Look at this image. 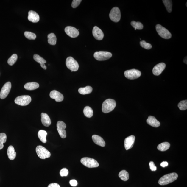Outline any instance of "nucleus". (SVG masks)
Returning a JSON list of instances; mask_svg holds the SVG:
<instances>
[{
    "label": "nucleus",
    "mask_w": 187,
    "mask_h": 187,
    "mask_svg": "<svg viewBox=\"0 0 187 187\" xmlns=\"http://www.w3.org/2000/svg\"><path fill=\"white\" fill-rule=\"evenodd\" d=\"M178 177L177 173H173L169 174L161 177L159 179L158 183L161 186L166 185L175 181Z\"/></svg>",
    "instance_id": "obj_1"
},
{
    "label": "nucleus",
    "mask_w": 187,
    "mask_h": 187,
    "mask_svg": "<svg viewBox=\"0 0 187 187\" xmlns=\"http://www.w3.org/2000/svg\"><path fill=\"white\" fill-rule=\"evenodd\" d=\"M116 106V102L114 99H108L103 103L102 111L105 113H109L114 110Z\"/></svg>",
    "instance_id": "obj_2"
},
{
    "label": "nucleus",
    "mask_w": 187,
    "mask_h": 187,
    "mask_svg": "<svg viewBox=\"0 0 187 187\" xmlns=\"http://www.w3.org/2000/svg\"><path fill=\"white\" fill-rule=\"evenodd\" d=\"M157 33L161 38L164 39H169L172 37V34L164 27L160 24H157L156 26Z\"/></svg>",
    "instance_id": "obj_3"
},
{
    "label": "nucleus",
    "mask_w": 187,
    "mask_h": 187,
    "mask_svg": "<svg viewBox=\"0 0 187 187\" xmlns=\"http://www.w3.org/2000/svg\"><path fill=\"white\" fill-rule=\"evenodd\" d=\"M66 64L68 68L71 70V72L77 71L79 67L77 61L71 57H69L67 58Z\"/></svg>",
    "instance_id": "obj_4"
},
{
    "label": "nucleus",
    "mask_w": 187,
    "mask_h": 187,
    "mask_svg": "<svg viewBox=\"0 0 187 187\" xmlns=\"http://www.w3.org/2000/svg\"><path fill=\"white\" fill-rule=\"evenodd\" d=\"M80 162L82 165L90 168L99 167V163L95 159L89 158L84 157L81 159Z\"/></svg>",
    "instance_id": "obj_5"
},
{
    "label": "nucleus",
    "mask_w": 187,
    "mask_h": 187,
    "mask_svg": "<svg viewBox=\"0 0 187 187\" xmlns=\"http://www.w3.org/2000/svg\"><path fill=\"white\" fill-rule=\"evenodd\" d=\"M112 56L111 53L104 51L96 52L94 54V58L99 61L107 60L111 58Z\"/></svg>",
    "instance_id": "obj_6"
},
{
    "label": "nucleus",
    "mask_w": 187,
    "mask_h": 187,
    "mask_svg": "<svg viewBox=\"0 0 187 187\" xmlns=\"http://www.w3.org/2000/svg\"><path fill=\"white\" fill-rule=\"evenodd\" d=\"M36 152L40 158L44 159L49 158L51 156L50 152L42 146H38L36 148Z\"/></svg>",
    "instance_id": "obj_7"
},
{
    "label": "nucleus",
    "mask_w": 187,
    "mask_h": 187,
    "mask_svg": "<svg viewBox=\"0 0 187 187\" xmlns=\"http://www.w3.org/2000/svg\"><path fill=\"white\" fill-rule=\"evenodd\" d=\"M31 101V98L29 95H22L17 97L15 103L18 105L24 106L28 105Z\"/></svg>",
    "instance_id": "obj_8"
},
{
    "label": "nucleus",
    "mask_w": 187,
    "mask_h": 187,
    "mask_svg": "<svg viewBox=\"0 0 187 187\" xmlns=\"http://www.w3.org/2000/svg\"><path fill=\"white\" fill-rule=\"evenodd\" d=\"M141 72L139 70L132 69L127 70L124 72L125 77L128 79L133 80L139 78L141 75Z\"/></svg>",
    "instance_id": "obj_9"
},
{
    "label": "nucleus",
    "mask_w": 187,
    "mask_h": 187,
    "mask_svg": "<svg viewBox=\"0 0 187 187\" xmlns=\"http://www.w3.org/2000/svg\"><path fill=\"white\" fill-rule=\"evenodd\" d=\"M120 10L118 7H114L110 11V18L112 21L114 22H118L121 19Z\"/></svg>",
    "instance_id": "obj_10"
},
{
    "label": "nucleus",
    "mask_w": 187,
    "mask_h": 187,
    "mask_svg": "<svg viewBox=\"0 0 187 187\" xmlns=\"http://www.w3.org/2000/svg\"><path fill=\"white\" fill-rule=\"evenodd\" d=\"M57 130L59 135L62 138H65L67 137L66 132L65 129L66 127V125L62 121H59L57 124Z\"/></svg>",
    "instance_id": "obj_11"
},
{
    "label": "nucleus",
    "mask_w": 187,
    "mask_h": 187,
    "mask_svg": "<svg viewBox=\"0 0 187 187\" xmlns=\"http://www.w3.org/2000/svg\"><path fill=\"white\" fill-rule=\"evenodd\" d=\"M12 85L11 82H6L2 88L0 93V98L1 99H4L7 96L11 90Z\"/></svg>",
    "instance_id": "obj_12"
},
{
    "label": "nucleus",
    "mask_w": 187,
    "mask_h": 187,
    "mask_svg": "<svg viewBox=\"0 0 187 187\" xmlns=\"http://www.w3.org/2000/svg\"><path fill=\"white\" fill-rule=\"evenodd\" d=\"M65 31L67 35L72 38L77 37L79 35L78 29L73 27H67L65 28Z\"/></svg>",
    "instance_id": "obj_13"
},
{
    "label": "nucleus",
    "mask_w": 187,
    "mask_h": 187,
    "mask_svg": "<svg viewBox=\"0 0 187 187\" xmlns=\"http://www.w3.org/2000/svg\"><path fill=\"white\" fill-rule=\"evenodd\" d=\"M93 35L96 39L102 40L103 39L104 35L103 32L99 27L95 26L94 27L92 31Z\"/></svg>",
    "instance_id": "obj_14"
},
{
    "label": "nucleus",
    "mask_w": 187,
    "mask_h": 187,
    "mask_svg": "<svg viewBox=\"0 0 187 187\" xmlns=\"http://www.w3.org/2000/svg\"><path fill=\"white\" fill-rule=\"evenodd\" d=\"M135 140V137L133 135L130 136L124 140V147L125 149L128 150L133 147Z\"/></svg>",
    "instance_id": "obj_15"
},
{
    "label": "nucleus",
    "mask_w": 187,
    "mask_h": 187,
    "mask_svg": "<svg viewBox=\"0 0 187 187\" xmlns=\"http://www.w3.org/2000/svg\"><path fill=\"white\" fill-rule=\"evenodd\" d=\"M166 67V64L164 63H160L156 65L152 69V73L155 76H159L162 73Z\"/></svg>",
    "instance_id": "obj_16"
},
{
    "label": "nucleus",
    "mask_w": 187,
    "mask_h": 187,
    "mask_svg": "<svg viewBox=\"0 0 187 187\" xmlns=\"http://www.w3.org/2000/svg\"><path fill=\"white\" fill-rule=\"evenodd\" d=\"M51 98L54 99L57 102H61L63 101L64 97L62 94L56 90L51 91L50 94Z\"/></svg>",
    "instance_id": "obj_17"
},
{
    "label": "nucleus",
    "mask_w": 187,
    "mask_h": 187,
    "mask_svg": "<svg viewBox=\"0 0 187 187\" xmlns=\"http://www.w3.org/2000/svg\"><path fill=\"white\" fill-rule=\"evenodd\" d=\"M28 19L30 22L37 23L40 20V17L37 12L33 10H30L28 13Z\"/></svg>",
    "instance_id": "obj_18"
},
{
    "label": "nucleus",
    "mask_w": 187,
    "mask_h": 187,
    "mask_svg": "<svg viewBox=\"0 0 187 187\" xmlns=\"http://www.w3.org/2000/svg\"><path fill=\"white\" fill-rule=\"evenodd\" d=\"M146 121L149 125L154 127H158L160 125V122L157 120L155 117L152 116L148 117Z\"/></svg>",
    "instance_id": "obj_19"
},
{
    "label": "nucleus",
    "mask_w": 187,
    "mask_h": 187,
    "mask_svg": "<svg viewBox=\"0 0 187 187\" xmlns=\"http://www.w3.org/2000/svg\"><path fill=\"white\" fill-rule=\"evenodd\" d=\"M94 142L97 145L104 147L105 146V140L100 136L97 135H94L92 136Z\"/></svg>",
    "instance_id": "obj_20"
},
{
    "label": "nucleus",
    "mask_w": 187,
    "mask_h": 187,
    "mask_svg": "<svg viewBox=\"0 0 187 187\" xmlns=\"http://www.w3.org/2000/svg\"><path fill=\"white\" fill-rule=\"evenodd\" d=\"M41 121L42 124L44 126L48 127L51 124V121L49 116L46 113H42L41 114Z\"/></svg>",
    "instance_id": "obj_21"
},
{
    "label": "nucleus",
    "mask_w": 187,
    "mask_h": 187,
    "mask_svg": "<svg viewBox=\"0 0 187 187\" xmlns=\"http://www.w3.org/2000/svg\"><path fill=\"white\" fill-rule=\"evenodd\" d=\"M33 59L36 61L40 64V66L42 68L45 70L46 69V67L45 65L46 61L45 59L42 58L39 55L37 54L34 55Z\"/></svg>",
    "instance_id": "obj_22"
},
{
    "label": "nucleus",
    "mask_w": 187,
    "mask_h": 187,
    "mask_svg": "<svg viewBox=\"0 0 187 187\" xmlns=\"http://www.w3.org/2000/svg\"><path fill=\"white\" fill-rule=\"evenodd\" d=\"M7 154L8 158L10 160H13L15 158L16 153L14 148L12 146L8 147L7 150Z\"/></svg>",
    "instance_id": "obj_23"
},
{
    "label": "nucleus",
    "mask_w": 187,
    "mask_h": 187,
    "mask_svg": "<svg viewBox=\"0 0 187 187\" xmlns=\"http://www.w3.org/2000/svg\"><path fill=\"white\" fill-rule=\"evenodd\" d=\"M39 85L37 82H31L27 83L24 86V88L27 90H35L39 88Z\"/></svg>",
    "instance_id": "obj_24"
},
{
    "label": "nucleus",
    "mask_w": 187,
    "mask_h": 187,
    "mask_svg": "<svg viewBox=\"0 0 187 187\" xmlns=\"http://www.w3.org/2000/svg\"><path fill=\"white\" fill-rule=\"evenodd\" d=\"M93 88L90 86H87L85 88L79 89L78 92L80 94L86 95L89 94L92 92Z\"/></svg>",
    "instance_id": "obj_25"
},
{
    "label": "nucleus",
    "mask_w": 187,
    "mask_h": 187,
    "mask_svg": "<svg viewBox=\"0 0 187 187\" xmlns=\"http://www.w3.org/2000/svg\"><path fill=\"white\" fill-rule=\"evenodd\" d=\"M170 144L168 142H164L159 144L157 146V149L161 152H164L169 149Z\"/></svg>",
    "instance_id": "obj_26"
},
{
    "label": "nucleus",
    "mask_w": 187,
    "mask_h": 187,
    "mask_svg": "<svg viewBox=\"0 0 187 187\" xmlns=\"http://www.w3.org/2000/svg\"><path fill=\"white\" fill-rule=\"evenodd\" d=\"M48 42L52 45H55L57 42V38L54 33H51L48 35Z\"/></svg>",
    "instance_id": "obj_27"
},
{
    "label": "nucleus",
    "mask_w": 187,
    "mask_h": 187,
    "mask_svg": "<svg viewBox=\"0 0 187 187\" xmlns=\"http://www.w3.org/2000/svg\"><path fill=\"white\" fill-rule=\"evenodd\" d=\"M47 135L46 132L44 130H40L38 133V137L42 142L46 143V136Z\"/></svg>",
    "instance_id": "obj_28"
},
{
    "label": "nucleus",
    "mask_w": 187,
    "mask_h": 187,
    "mask_svg": "<svg viewBox=\"0 0 187 187\" xmlns=\"http://www.w3.org/2000/svg\"><path fill=\"white\" fill-rule=\"evenodd\" d=\"M83 112L85 116L86 117L90 118L92 117L93 114V111L91 107L87 106L84 108L83 110Z\"/></svg>",
    "instance_id": "obj_29"
},
{
    "label": "nucleus",
    "mask_w": 187,
    "mask_h": 187,
    "mask_svg": "<svg viewBox=\"0 0 187 187\" xmlns=\"http://www.w3.org/2000/svg\"><path fill=\"white\" fill-rule=\"evenodd\" d=\"M119 176L123 181H126L129 178V174L126 171H121L119 174Z\"/></svg>",
    "instance_id": "obj_30"
},
{
    "label": "nucleus",
    "mask_w": 187,
    "mask_h": 187,
    "mask_svg": "<svg viewBox=\"0 0 187 187\" xmlns=\"http://www.w3.org/2000/svg\"><path fill=\"white\" fill-rule=\"evenodd\" d=\"M7 140V135L5 133H0V150L4 147V143H5Z\"/></svg>",
    "instance_id": "obj_31"
},
{
    "label": "nucleus",
    "mask_w": 187,
    "mask_h": 187,
    "mask_svg": "<svg viewBox=\"0 0 187 187\" xmlns=\"http://www.w3.org/2000/svg\"><path fill=\"white\" fill-rule=\"evenodd\" d=\"M163 1L167 11L169 13L171 12L172 10V1L170 0H163Z\"/></svg>",
    "instance_id": "obj_32"
},
{
    "label": "nucleus",
    "mask_w": 187,
    "mask_h": 187,
    "mask_svg": "<svg viewBox=\"0 0 187 187\" xmlns=\"http://www.w3.org/2000/svg\"><path fill=\"white\" fill-rule=\"evenodd\" d=\"M132 26L135 29V30L138 29V30H141L143 29L144 26L143 24L140 22H136L135 21H133L131 23Z\"/></svg>",
    "instance_id": "obj_33"
},
{
    "label": "nucleus",
    "mask_w": 187,
    "mask_h": 187,
    "mask_svg": "<svg viewBox=\"0 0 187 187\" xmlns=\"http://www.w3.org/2000/svg\"><path fill=\"white\" fill-rule=\"evenodd\" d=\"M18 56L16 54H13L12 56L8 59L7 63L10 66H13L14 64L18 60Z\"/></svg>",
    "instance_id": "obj_34"
},
{
    "label": "nucleus",
    "mask_w": 187,
    "mask_h": 187,
    "mask_svg": "<svg viewBox=\"0 0 187 187\" xmlns=\"http://www.w3.org/2000/svg\"><path fill=\"white\" fill-rule=\"evenodd\" d=\"M24 36L27 39L30 40L35 39L37 36L35 34L31 32H30L26 31L24 33Z\"/></svg>",
    "instance_id": "obj_35"
},
{
    "label": "nucleus",
    "mask_w": 187,
    "mask_h": 187,
    "mask_svg": "<svg viewBox=\"0 0 187 187\" xmlns=\"http://www.w3.org/2000/svg\"><path fill=\"white\" fill-rule=\"evenodd\" d=\"M178 107L180 110H186L187 109V100L180 101L178 104Z\"/></svg>",
    "instance_id": "obj_36"
},
{
    "label": "nucleus",
    "mask_w": 187,
    "mask_h": 187,
    "mask_svg": "<svg viewBox=\"0 0 187 187\" xmlns=\"http://www.w3.org/2000/svg\"><path fill=\"white\" fill-rule=\"evenodd\" d=\"M140 44L142 47L145 49H146L149 50L152 47L151 44L149 43H147L144 40L140 42Z\"/></svg>",
    "instance_id": "obj_37"
},
{
    "label": "nucleus",
    "mask_w": 187,
    "mask_h": 187,
    "mask_svg": "<svg viewBox=\"0 0 187 187\" xmlns=\"http://www.w3.org/2000/svg\"><path fill=\"white\" fill-rule=\"evenodd\" d=\"M68 170L66 168H65L61 169L60 172V175L61 176H62V177H63V176H68Z\"/></svg>",
    "instance_id": "obj_38"
},
{
    "label": "nucleus",
    "mask_w": 187,
    "mask_h": 187,
    "mask_svg": "<svg viewBox=\"0 0 187 187\" xmlns=\"http://www.w3.org/2000/svg\"><path fill=\"white\" fill-rule=\"evenodd\" d=\"M82 1L81 0H74L72 3V7L74 8L77 7Z\"/></svg>",
    "instance_id": "obj_39"
},
{
    "label": "nucleus",
    "mask_w": 187,
    "mask_h": 187,
    "mask_svg": "<svg viewBox=\"0 0 187 187\" xmlns=\"http://www.w3.org/2000/svg\"><path fill=\"white\" fill-rule=\"evenodd\" d=\"M149 166L151 170L152 171H156L157 170V167L155 165L154 162L150 161L149 163Z\"/></svg>",
    "instance_id": "obj_40"
},
{
    "label": "nucleus",
    "mask_w": 187,
    "mask_h": 187,
    "mask_svg": "<svg viewBox=\"0 0 187 187\" xmlns=\"http://www.w3.org/2000/svg\"><path fill=\"white\" fill-rule=\"evenodd\" d=\"M69 183L71 185L73 186H76L78 184L77 180H70Z\"/></svg>",
    "instance_id": "obj_41"
},
{
    "label": "nucleus",
    "mask_w": 187,
    "mask_h": 187,
    "mask_svg": "<svg viewBox=\"0 0 187 187\" xmlns=\"http://www.w3.org/2000/svg\"><path fill=\"white\" fill-rule=\"evenodd\" d=\"M48 187H60V186L58 184L52 183L49 185Z\"/></svg>",
    "instance_id": "obj_42"
},
{
    "label": "nucleus",
    "mask_w": 187,
    "mask_h": 187,
    "mask_svg": "<svg viewBox=\"0 0 187 187\" xmlns=\"http://www.w3.org/2000/svg\"><path fill=\"white\" fill-rule=\"evenodd\" d=\"M169 163L166 161H163V162L161 163L160 164L161 166L163 167H165L168 166Z\"/></svg>",
    "instance_id": "obj_43"
},
{
    "label": "nucleus",
    "mask_w": 187,
    "mask_h": 187,
    "mask_svg": "<svg viewBox=\"0 0 187 187\" xmlns=\"http://www.w3.org/2000/svg\"><path fill=\"white\" fill-rule=\"evenodd\" d=\"M183 61L185 63L187 64V57H186L185 58Z\"/></svg>",
    "instance_id": "obj_44"
},
{
    "label": "nucleus",
    "mask_w": 187,
    "mask_h": 187,
    "mask_svg": "<svg viewBox=\"0 0 187 187\" xmlns=\"http://www.w3.org/2000/svg\"><path fill=\"white\" fill-rule=\"evenodd\" d=\"M187 3H186V7L187 6Z\"/></svg>",
    "instance_id": "obj_45"
}]
</instances>
